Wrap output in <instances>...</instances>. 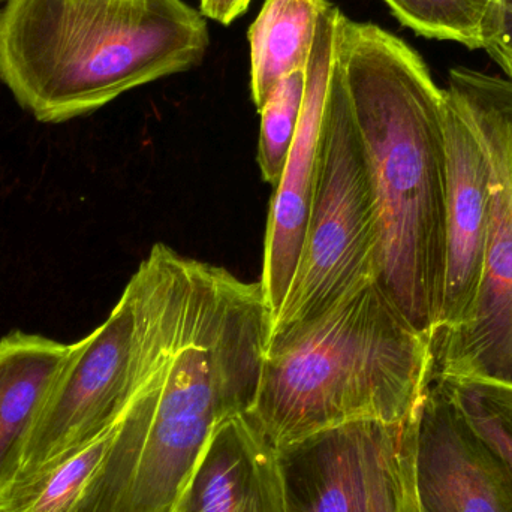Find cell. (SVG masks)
Returning a JSON list of instances; mask_svg holds the SVG:
<instances>
[{
    "label": "cell",
    "mask_w": 512,
    "mask_h": 512,
    "mask_svg": "<svg viewBox=\"0 0 512 512\" xmlns=\"http://www.w3.org/2000/svg\"><path fill=\"white\" fill-rule=\"evenodd\" d=\"M271 325L261 282L191 259L176 351L117 424L75 512H173L213 430L254 405Z\"/></svg>",
    "instance_id": "obj_1"
},
{
    "label": "cell",
    "mask_w": 512,
    "mask_h": 512,
    "mask_svg": "<svg viewBox=\"0 0 512 512\" xmlns=\"http://www.w3.org/2000/svg\"><path fill=\"white\" fill-rule=\"evenodd\" d=\"M331 69L369 171L378 222L375 282L432 339L447 264L445 90L408 42L342 11Z\"/></svg>",
    "instance_id": "obj_2"
},
{
    "label": "cell",
    "mask_w": 512,
    "mask_h": 512,
    "mask_svg": "<svg viewBox=\"0 0 512 512\" xmlns=\"http://www.w3.org/2000/svg\"><path fill=\"white\" fill-rule=\"evenodd\" d=\"M210 36L183 0H5L0 80L42 123H63L128 90L200 65Z\"/></svg>",
    "instance_id": "obj_3"
},
{
    "label": "cell",
    "mask_w": 512,
    "mask_h": 512,
    "mask_svg": "<svg viewBox=\"0 0 512 512\" xmlns=\"http://www.w3.org/2000/svg\"><path fill=\"white\" fill-rule=\"evenodd\" d=\"M429 337L375 280L267 343L246 417L276 448L355 421L408 420L432 382Z\"/></svg>",
    "instance_id": "obj_4"
},
{
    "label": "cell",
    "mask_w": 512,
    "mask_h": 512,
    "mask_svg": "<svg viewBox=\"0 0 512 512\" xmlns=\"http://www.w3.org/2000/svg\"><path fill=\"white\" fill-rule=\"evenodd\" d=\"M189 262L162 243L153 246L104 324L72 343L11 484L53 468L116 426L167 366L182 331Z\"/></svg>",
    "instance_id": "obj_5"
},
{
    "label": "cell",
    "mask_w": 512,
    "mask_h": 512,
    "mask_svg": "<svg viewBox=\"0 0 512 512\" xmlns=\"http://www.w3.org/2000/svg\"><path fill=\"white\" fill-rule=\"evenodd\" d=\"M376 256L378 222L366 158L331 69L306 237L268 342L321 318L346 295L375 280Z\"/></svg>",
    "instance_id": "obj_6"
},
{
    "label": "cell",
    "mask_w": 512,
    "mask_h": 512,
    "mask_svg": "<svg viewBox=\"0 0 512 512\" xmlns=\"http://www.w3.org/2000/svg\"><path fill=\"white\" fill-rule=\"evenodd\" d=\"M445 93L486 152L492 213L477 300L463 324L430 339L433 376L512 387V80L453 68Z\"/></svg>",
    "instance_id": "obj_7"
},
{
    "label": "cell",
    "mask_w": 512,
    "mask_h": 512,
    "mask_svg": "<svg viewBox=\"0 0 512 512\" xmlns=\"http://www.w3.org/2000/svg\"><path fill=\"white\" fill-rule=\"evenodd\" d=\"M415 429L417 411L403 423L355 421L277 448L292 512H384L414 456Z\"/></svg>",
    "instance_id": "obj_8"
},
{
    "label": "cell",
    "mask_w": 512,
    "mask_h": 512,
    "mask_svg": "<svg viewBox=\"0 0 512 512\" xmlns=\"http://www.w3.org/2000/svg\"><path fill=\"white\" fill-rule=\"evenodd\" d=\"M414 481L420 512H512L510 466L433 379L417 409Z\"/></svg>",
    "instance_id": "obj_9"
},
{
    "label": "cell",
    "mask_w": 512,
    "mask_h": 512,
    "mask_svg": "<svg viewBox=\"0 0 512 512\" xmlns=\"http://www.w3.org/2000/svg\"><path fill=\"white\" fill-rule=\"evenodd\" d=\"M339 14L340 9L330 2L319 14L315 41L306 65L300 126L271 201L259 282L273 321L288 297L306 237Z\"/></svg>",
    "instance_id": "obj_10"
},
{
    "label": "cell",
    "mask_w": 512,
    "mask_h": 512,
    "mask_svg": "<svg viewBox=\"0 0 512 512\" xmlns=\"http://www.w3.org/2000/svg\"><path fill=\"white\" fill-rule=\"evenodd\" d=\"M445 137L447 264L438 330H450L463 324L474 307L486 264L492 213V177L486 152L447 93Z\"/></svg>",
    "instance_id": "obj_11"
},
{
    "label": "cell",
    "mask_w": 512,
    "mask_h": 512,
    "mask_svg": "<svg viewBox=\"0 0 512 512\" xmlns=\"http://www.w3.org/2000/svg\"><path fill=\"white\" fill-rule=\"evenodd\" d=\"M173 512H292L279 450L245 414L213 430Z\"/></svg>",
    "instance_id": "obj_12"
},
{
    "label": "cell",
    "mask_w": 512,
    "mask_h": 512,
    "mask_svg": "<svg viewBox=\"0 0 512 512\" xmlns=\"http://www.w3.org/2000/svg\"><path fill=\"white\" fill-rule=\"evenodd\" d=\"M72 345L12 331L0 339V492L17 474L24 442Z\"/></svg>",
    "instance_id": "obj_13"
},
{
    "label": "cell",
    "mask_w": 512,
    "mask_h": 512,
    "mask_svg": "<svg viewBox=\"0 0 512 512\" xmlns=\"http://www.w3.org/2000/svg\"><path fill=\"white\" fill-rule=\"evenodd\" d=\"M328 0H265L249 29L251 93L261 110L277 84L303 71L315 41L319 14Z\"/></svg>",
    "instance_id": "obj_14"
},
{
    "label": "cell",
    "mask_w": 512,
    "mask_h": 512,
    "mask_svg": "<svg viewBox=\"0 0 512 512\" xmlns=\"http://www.w3.org/2000/svg\"><path fill=\"white\" fill-rule=\"evenodd\" d=\"M117 424L53 468L2 490L0 512H75L113 441Z\"/></svg>",
    "instance_id": "obj_15"
},
{
    "label": "cell",
    "mask_w": 512,
    "mask_h": 512,
    "mask_svg": "<svg viewBox=\"0 0 512 512\" xmlns=\"http://www.w3.org/2000/svg\"><path fill=\"white\" fill-rule=\"evenodd\" d=\"M472 432L512 471V387L483 379L432 376Z\"/></svg>",
    "instance_id": "obj_16"
},
{
    "label": "cell",
    "mask_w": 512,
    "mask_h": 512,
    "mask_svg": "<svg viewBox=\"0 0 512 512\" xmlns=\"http://www.w3.org/2000/svg\"><path fill=\"white\" fill-rule=\"evenodd\" d=\"M306 90V69L283 78L268 96L261 114L258 165L262 179L276 188L297 137Z\"/></svg>",
    "instance_id": "obj_17"
},
{
    "label": "cell",
    "mask_w": 512,
    "mask_h": 512,
    "mask_svg": "<svg viewBox=\"0 0 512 512\" xmlns=\"http://www.w3.org/2000/svg\"><path fill=\"white\" fill-rule=\"evenodd\" d=\"M391 14L424 38L481 50L487 0H384Z\"/></svg>",
    "instance_id": "obj_18"
},
{
    "label": "cell",
    "mask_w": 512,
    "mask_h": 512,
    "mask_svg": "<svg viewBox=\"0 0 512 512\" xmlns=\"http://www.w3.org/2000/svg\"><path fill=\"white\" fill-rule=\"evenodd\" d=\"M481 50L512 80V0H487Z\"/></svg>",
    "instance_id": "obj_19"
},
{
    "label": "cell",
    "mask_w": 512,
    "mask_h": 512,
    "mask_svg": "<svg viewBox=\"0 0 512 512\" xmlns=\"http://www.w3.org/2000/svg\"><path fill=\"white\" fill-rule=\"evenodd\" d=\"M384 512H420L417 495H415L414 456L403 471Z\"/></svg>",
    "instance_id": "obj_20"
},
{
    "label": "cell",
    "mask_w": 512,
    "mask_h": 512,
    "mask_svg": "<svg viewBox=\"0 0 512 512\" xmlns=\"http://www.w3.org/2000/svg\"><path fill=\"white\" fill-rule=\"evenodd\" d=\"M252 0H200V14L230 26L251 5Z\"/></svg>",
    "instance_id": "obj_21"
},
{
    "label": "cell",
    "mask_w": 512,
    "mask_h": 512,
    "mask_svg": "<svg viewBox=\"0 0 512 512\" xmlns=\"http://www.w3.org/2000/svg\"><path fill=\"white\" fill-rule=\"evenodd\" d=\"M0 2H5V0H0Z\"/></svg>",
    "instance_id": "obj_22"
}]
</instances>
